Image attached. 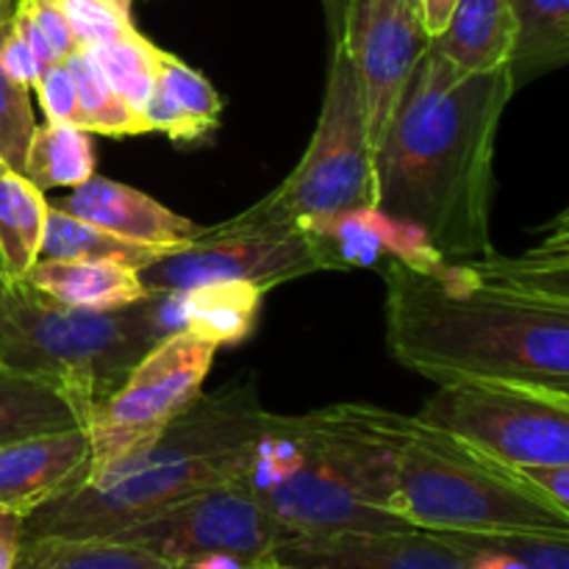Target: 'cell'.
I'll use <instances>...</instances> for the list:
<instances>
[{"instance_id":"1","label":"cell","mask_w":569,"mask_h":569,"mask_svg":"<svg viewBox=\"0 0 569 569\" xmlns=\"http://www.w3.org/2000/svg\"><path fill=\"white\" fill-rule=\"evenodd\" d=\"M515 92L509 67L461 72L428 44L376 148L372 206L417 228L448 264L495 253V142Z\"/></svg>"},{"instance_id":"2","label":"cell","mask_w":569,"mask_h":569,"mask_svg":"<svg viewBox=\"0 0 569 569\" xmlns=\"http://www.w3.org/2000/svg\"><path fill=\"white\" fill-rule=\"evenodd\" d=\"M387 345L433 383L495 381L569 400V300L483 281L470 264L387 259Z\"/></svg>"},{"instance_id":"3","label":"cell","mask_w":569,"mask_h":569,"mask_svg":"<svg viewBox=\"0 0 569 569\" xmlns=\"http://www.w3.org/2000/svg\"><path fill=\"white\" fill-rule=\"evenodd\" d=\"M270 415L253 381L200 392L153 442L33 509L22 537L111 539L187 495L242 478Z\"/></svg>"},{"instance_id":"4","label":"cell","mask_w":569,"mask_h":569,"mask_svg":"<svg viewBox=\"0 0 569 569\" xmlns=\"http://www.w3.org/2000/svg\"><path fill=\"white\" fill-rule=\"evenodd\" d=\"M389 509L420 531L569 539V511L531 478L417 415H398Z\"/></svg>"},{"instance_id":"5","label":"cell","mask_w":569,"mask_h":569,"mask_svg":"<svg viewBox=\"0 0 569 569\" xmlns=\"http://www.w3.org/2000/svg\"><path fill=\"white\" fill-rule=\"evenodd\" d=\"M176 298L150 295L122 309H76L31 283H11L0 298V367L53 378L87 409L109 398L148 350L178 326Z\"/></svg>"},{"instance_id":"6","label":"cell","mask_w":569,"mask_h":569,"mask_svg":"<svg viewBox=\"0 0 569 569\" xmlns=\"http://www.w3.org/2000/svg\"><path fill=\"white\" fill-rule=\"evenodd\" d=\"M242 483L272 520L292 537L409 531V522L372 506L320 453L306 431L303 415H270L250 448Z\"/></svg>"},{"instance_id":"7","label":"cell","mask_w":569,"mask_h":569,"mask_svg":"<svg viewBox=\"0 0 569 569\" xmlns=\"http://www.w3.org/2000/svg\"><path fill=\"white\" fill-rule=\"evenodd\" d=\"M267 203L309 231L376 203V148L359 72L342 44H331L326 98L311 142Z\"/></svg>"},{"instance_id":"8","label":"cell","mask_w":569,"mask_h":569,"mask_svg":"<svg viewBox=\"0 0 569 569\" xmlns=\"http://www.w3.org/2000/svg\"><path fill=\"white\" fill-rule=\"evenodd\" d=\"M322 270H337L328 244L261 198L242 214L203 228L187 248L156 259L139 270V278L153 295H178L222 281L256 283L267 292Z\"/></svg>"},{"instance_id":"9","label":"cell","mask_w":569,"mask_h":569,"mask_svg":"<svg viewBox=\"0 0 569 569\" xmlns=\"http://www.w3.org/2000/svg\"><path fill=\"white\" fill-rule=\"evenodd\" d=\"M431 426L515 470L569 467V400L495 381L442 383L422 406Z\"/></svg>"},{"instance_id":"10","label":"cell","mask_w":569,"mask_h":569,"mask_svg":"<svg viewBox=\"0 0 569 569\" xmlns=\"http://www.w3.org/2000/svg\"><path fill=\"white\" fill-rule=\"evenodd\" d=\"M217 348L178 328L139 359L87 420L92 470L153 442L200 392Z\"/></svg>"},{"instance_id":"11","label":"cell","mask_w":569,"mask_h":569,"mask_svg":"<svg viewBox=\"0 0 569 569\" xmlns=\"http://www.w3.org/2000/svg\"><path fill=\"white\" fill-rule=\"evenodd\" d=\"M292 533L283 531L256 500L242 478L187 495L144 517L117 537L181 569L211 553H228L250 565H264Z\"/></svg>"},{"instance_id":"12","label":"cell","mask_w":569,"mask_h":569,"mask_svg":"<svg viewBox=\"0 0 569 569\" xmlns=\"http://www.w3.org/2000/svg\"><path fill=\"white\" fill-rule=\"evenodd\" d=\"M339 44L359 72L367 126L378 148L431 37L411 0H350Z\"/></svg>"},{"instance_id":"13","label":"cell","mask_w":569,"mask_h":569,"mask_svg":"<svg viewBox=\"0 0 569 569\" xmlns=\"http://www.w3.org/2000/svg\"><path fill=\"white\" fill-rule=\"evenodd\" d=\"M272 569H472V553L448 533L381 531L289 537L264 561Z\"/></svg>"},{"instance_id":"14","label":"cell","mask_w":569,"mask_h":569,"mask_svg":"<svg viewBox=\"0 0 569 569\" xmlns=\"http://www.w3.org/2000/svg\"><path fill=\"white\" fill-rule=\"evenodd\" d=\"M92 470L87 426L39 433L0 448V506L31 515L39 506L76 489Z\"/></svg>"},{"instance_id":"15","label":"cell","mask_w":569,"mask_h":569,"mask_svg":"<svg viewBox=\"0 0 569 569\" xmlns=\"http://www.w3.org/2000/svg\"><path fill=\"white\" fill-rule=\"evenodd\" d=\"M53 206L78 220L103 228V231L164 250V253L192 244L206 228L187 220L183 214H176L156 198L128 187V183L98 176L83 181L81 187H72L70 194L53 200Z\"/></svg>"},{"instance_id":"16","label":"cell","mask_w":569,"mask_h":569,"mask_svg":"<svg viewBox=\"0 0 569 569\" xmlns=\"http://www.w3.org/2000/svg\"><path fill=\"white\" fill-rule=\"evenodd\" d=\"M142 117L150 131L167 133L176 142H198L220 128L222 98L203 72L161 50L159 76L144 100Z\"/></svg>"},{"instance_id":"17","label":"cell","mask_w":569,"mask_h":569,"mask_svg":"<svg viewBox=\"0 0 569 569\" xmlns=\"http://www.w3.org/2000/svg\"><path fill=\"white\" fill-rule=\"evenodd\" d=\"M26 283L56 303L76 309H122L153 295L139 270L94 259H39Z\"/></svg>"},{"instance_id":"18","label":"cell","mask_w":569,"mask_h":569,"mask_svg":"<svg viewBox=\"0 0 569 569\" xmlns=\"http://www.w3.org/2000/svg\"><path fill=\"white\" fill-rule=\"evenodd\" d=\"M515 39L517 20L509 0H456L431 44L461 72H489L509 67Z\"/></svg>"},{"instance_id":"19","label":"cell","mask_w":569,"mask_h":569,"mask_svg":"<svg viewBox=\"0 0 569 569\" xmlns=\"http://www.w3.org/2000/svg\"><path fill=\"white\" fill-rule=\"evenodd\" d=\"M81 426H87V409L70 389L53 378L0 367V448Z\"/></svg>"},{"instance_id":"20","label":"cell","mask_w":569,"mask_h":569,"mask_svg":"<svg viewBox=\"0 0 569 569\" xmlns=\"http://www.w3.org/2000/svg\"><path fill=\"white\" fill-rule=\"evenodd\" d=\"M178 328L211 348L239 345L256 331L264 303V289L244 281L203 283L172 295Z\"/></svg>"},{"instance_id":"21","label":"cell","mask_w":569,"mask_h":569,"mask_svg":"<svg viewBox=\"0 0 569 569\" xmlns=\"http://www.w3.org/2000/svg\"><path fill=\"white\" fill-rule=\"evenodd\" d=\"M48 198L22 172L0 170V270L6 281L20 283L39 261Z\"/></svg>"},{"instance_id":"22","label":"cell","mask_w":569,"mask_h":569,"mask_svg":"<svg viewBox=\"0 0 569 569\" xmlns=\"http://www.w3.org/2000/svg\"><path fill=\"white\" fill-rule=\"evenodd\" d=\"M517 20L509 70L515 89L569 64V0H509Z\"/></svg>"},{"instance_id":"23","label":"cell","mask_w":569,"mask_h":569,"mask_svg":"<svg viewBox=\"0 0 569 569\" xmlns=\"http://www.w3.org/2000/svg\"><path fill=\"white\" fill-rule=\"evenodd\" d=\"M14 569H178L120 539L22 537Z\"/></svg>"},{"instance_id":"24","label":"cell","mask_w":569,"mask_h":569,"mask_svg":"<svg viewBox=\"0 0 569 569\" xmlns=\"http://www.w3.org/2000/svg\"><path fill=\"white\" fill-rule=\"evenodd\" d=\"M92 137L83 128L67 126V122H48L37 126L26 156V172L22 176L37 183L42 192L48 189H72L94 176Z\"/></svg>"},{"instance_id":"25","label":"cell","mask_w":569,"mask_h":569,"mask_svg":"<svg viewBox=\"0 0 569 569\" xmlns=\"http://www.w3.org/2000/svg\"><path fill=\"white\" fill-rule=\"evenodd\" d=\"M67 70L72 72L78 92V117L76 126L87 133H106V137H137L148 133L142 111L133 109L100 70L98 59L89 48H76L64 59Z\"/></svg>"},{"instance_id":"26","label":"cell","mask_w":569,"mask_h":569,"mask_svg":"<svg viewBox=\"0 0 569 569\" xmlns=\"http://www.w3.org/2000/svg\"><path fill=\"white\" fill-rule=\"evenodd\" d=\"M161 256H164V250L117 237V233L103 231V228L92 226V222L78 220V217L67 214V211L56 209L50 203L39 259L117 261V264L133 267V270H144V267L153 264Z\"/></svg>"},{"instance_id":"27","label":"cell","mask_w":569,"mask_h":569,"mask_svg":"<svg viewBox=\"0 0 569 569\" xmlns=\"http://www.w3.org/2000/svg\"><path fill=\"white\" fill-rule=\"evenodd\" d=\"M98 59L100 70L111 81V87L128 100L137 111H142L144 100L153 92L156 76H159V53L148 37L133 28V31L122 33V37L111 39V42L89 48Z\"/></svg>"},{"instance_id":"28","label":"cell","mask_w":569,"mask_h":569,"mask_svg":"<svg viewBox=\"0 0 569 569\" xmlns=\"http://www.w3.org/2000/svg\"><path fill=\"white\" fill-rule=\"evenodd\" d=\"M483 281L503 283L522 292L545 295V298L569 300V259H542L533 253L520 256H487V259L467 261Z\"/></svg>"},{"instance_id":"29","label":"cell","mask_w":569,"mask_h":569,"mask_svg":"<svg viewBox=\"0 0 569 569\" xmlns=\"http://www.w3.org/2000/svg\"><path fill=\"white\" fill-rule=\"evenodd\" d=\"M9 26L11 20L0 22V44ZM33 131H37V117H33L31 89L6 76L0 64V159L9 170L26 172V156Z\"/></svg>"},{"instance_id":"30","label":"cell","mask_w":569,"mask_h":569,"mask_svg":"<svg viewBox=\"0 0 569 569\" xmlns=\"http://www.w3.org/2000/svg\"><path fill=\"white\" fill-rule=\"evenodd\" d=\"M133 0H61L78 48H98L133 31Z\"/></svg>"},{"instance_id":"31","label":"cell","mask_w":569,"mask_h":569,"mask_svg":"<svg viewBox=\"0 0 569 569\" xmlns=\"http://www.w3.org/2000/svg\"><path fill=\"white\" fill-rule=\"evenodd\" d=\"M467 545L511 553L526 569H569V539L531 533H450Z\"/></svg>"},{"instance_id":"32","label":"cell","mask_w":569,"mask_h":569,"mask_svg":"<svg viewBox=\"0 0 569 569\" xmlns=\"http://www.w3.org/2000/svg\"><path fill=\"white\" fill-rule=\"evenodd\" d=\"M33 89H37V98L44 111V120L76 126L78 92H76V81H72V72L67 70L64 61L50 64L48 70L39 76V81L33 83Z\"/></svg>"},{"instance_id":"33","label":"cell","mask_w":569,"mask_h":569,"mask_svg":"<svg viewBox=\"0 0 569 569\" xmlns=\"http://www.w3.org/2000/svg\"><path fill=\"white\" fill-rule=\"evenodd\" d=\"M20 9L31 17L33 26H37L39 31H42V37L48 39L56 59L64 61L67 56L78 48L61 0H20Z\"/></svg>"},{"instance_id":"34","label":"cell","mask_w":569,"mask_h":569,"mask_svg":"<svg viewBox=\"0 0 569 569\" xmlns=\"http://www.w3.org/2000/svg\"><path fill=\"white\" fill-rule=\"evenodd\" d=\"M0 64H3L6 76L14 78L17 83H22V87L28 89H33V83H37L39 76L44 72L37 53H33V48L28 44V39L22 37L14 26H9L3 44H0Z\"/></svg>"},{"instance_id":"35","label":"cell","mask_w":569,"mask_h":569,"mask_svg":"<svg viewBox=\"0 0 569 569\" xmlns=\"http://www.w3.org/2000/svg\"><path fill=\"white\" fill-rule=\"evenodd\" d=\"M22 522L26 517L20 511L0 506V569H14L22 545Z\"/></svg>"},{"instance_id":"36","label":"cell","mask_w":569,"mask_h":569,"mask_svg":"<svg viewBox=\"0 0 569 569\" xmlns=\"http://www.w3.org/2000/svg\"><path fill=\"white\" fill-rule=\"evenodd\" d=\"M528 253L542 256V259H569V209L561 211L553 222L542 231L537 248Z\"/></svg>"},{"instance_id":"37","label":"cell","mask_w":569,"mask_h":569,"mask_svg":"<svg viewBox=\"0 0 569 569\" xmlns=\"http://www.w3.org/2000/svg\"><path fill=\"white\" fill-rule=\"evenodd\" d=\"M539 489L550 495L561 509L569 511V467H548V470H520Z\"/></svg>"},{"instance_id":"38","label":"cell","mask_w":569,"mask_h":569,"mask_svg":"<svg viewBox=\"0 0 569 569\" xmlns=\"http://www.w3.org/2000/svg\"><path fill=\"white\" fill-rule=\"evenodd\" d=\"M450 539H456V537H450ZM456 542H461V539H456ZM461 545H465V548H470L472 569H526L520 559H515L511 553H503V550L478 548V545H467V542H461Z\"/></svg>"},{"instance_id":"39","label":"cell","mask_w":569,"mask_h":569,"mask_svg":"<svg viewBox=\"0 0 569 569\" xmlns=\"http://www.w3.org/2000/svg\"><path fill=\"white\" fill-rule=\"evenodd\" d=\"M456 0H420V17L426 26L428 37H437L448 22L450 11H453Z\"/></svg>"},{"instance_id":"40","label":"cell","mask_w":569,"mask_h":569,"mask_svg":"<svg viewBox=\"0 0 569 569\" xmlns=\"http://www.w3.org/2000/svg\"><path fill=\"white\" fill-rule=\"evenodd\" d=\"M348 3L350 0H322V11H326V28H328V37H331V44L342 42Z\"/></svg>"},{"instance_id":"41","label":"cell","mask_w":569,"mask_h":569,"mask_svg":"<svg viewBox=\"0 0 569 569\" xmlns=\"http://www.w3.org/2000/svg\"><path fill=\"white\" fill-rule=\"evenodd\" d=\"M17 6H20V0H0V22L11 20L17 11Z\"/></svg>"},{"instance_id":"42","label":"cell","mask_w":569,"mask_h":569,"mask_svg":"<svg viewBox=\"0 0 569 569\" xmlns=\"http://www.w3.org/2000/svg\"><path fill=\"white\" fill-rule=\"evenodd\" d=\"M9 287H11V283H9V281H6L3 270H0V298H3V295H6V289H9Z\"/></svg>"},{"instance_id":"43","label":"cell","mask_w":569,"mask_h":569,"mask_svg":"<svg viewBox=\"0 0 569 569\" xmlns=\"http://www.w3.org/2000/svg\"><path fill=\"white\" fill-rule=\"evenodd\" d=\"M411 3H415V6H417V9H420V0H411Z\"/></svg>"},{"instance_id":"44","label":"cell","mask_w":569,"mask_h":569,"mask_svg":"<svg viewBox=\"0 0 569 569\" xmlns=\"http://www.w3.org/2000/svg\"><path fill=\"white\" fill-rule=\"evenodd\" d=\"M0 170H6V164H3V159H0Z\"/></svg>"}]
</instances>
